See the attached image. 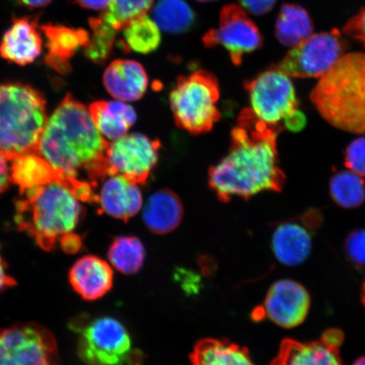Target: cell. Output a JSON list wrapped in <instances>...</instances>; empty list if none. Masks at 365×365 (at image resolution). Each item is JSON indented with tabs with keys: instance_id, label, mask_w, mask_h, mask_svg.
Returning <instances> with one entry per match:
<instances>
[{
	"instance_id": "obj_30",
	"label": "cell",
	"mask_w": 365,
	"mask_h": 365,
	"mask_svg": "<svg viewBox=\"0 0 365 365\" xmlns=\"http://www.w3.org/2000/svg\"><path fill=\"white\" fill-rule=\"evenodd\" d=\"M89 25L93 34L84 47L85 56L90 61L102 65L112 53L118 31L106 24L100 16L91 18Z\"/></svg>"
},
{
	"instance_id": "obj_36",
	"label": "cell",
	"mask_w": 365,
	"mask_h": 365,
	"mask_svg": "<svg viewBox=\"0 0 365 365\" xmlns=\"http://www.w3.org/2000/svg\"><path fill=\"white\" fill-rule=\"evenodd\" d=\"M17 284L15 278L8 272L7 263L0 253V294Z\"/></svg>"
},
{
	"instance_id": "obj_8",
	"label": "cell",
	"mask_w": 365,
	"mask_h": 365,
	"mask_svg": "<svg viewBox=\"0 0 365 365\" xmlns=\"http://www.w3.org/2000/svg\"><path fill=\"white\" fill-rule=\"evenodd\" d=\"M348 47L339 30L313 34L273 66L293 78H321L344 56Z\"/></svg>"
},
{
	"instance_id": "obj_29",
	"label": "cell",
	"mask_w": 365,
	"mask_h": 365,
	"mask_svg": "<svg viewBox=\"0 0 365 365\" xmlns=\"http://www.w3.org/2000/svg\"><path fill=\"white\" fill-rule=\"evenodd\" d=\"M331 197L339 207L357 208L365 200V181L353 171H341L331 178Z\"/></svg>"
},
{
	"instance_id": "obj_24",
	"label": "cell",
	"mask_w": 365,
	"mask_h": 365,
	"mask_svg": "<svg viewBox=\"0 0 365 365\" xmlns=\"http://www.w3.org/2000/svg\"><path fill=\"white\" fill-rule=\"evenodd\" d=\"M191 365H255L249 351L227 340L205 339L195 346Z\"/></svg>"
},
{
	"instance_id": "obj_35",
	"label": "cell",
	"mask_w": 365,
	"mask_h": 365,
	"mask_svg": "<svg viewBox=\"0 0 365 365\" xmlns=\"http://www.w3.org/2000/svg\"><path fill=\"white\" fill-rule=\"evenodd\" d=\"M242 7L255 16L268 13L275 6L277 0H239Z\"/></svg>"
},
{
	"instance_id": "obj_33",
	"label": "cell",
	"mask_w": 365,
	"mask_h": 365,
	"mask_svg": "<svg viewBox=\"0 0 365 365\" xmlns=\"http://www.w3.org/2000/svg\"><path fill=\"white\" fill-rule=\"evenodd\" d=\"M345 250L351 262L365 267V230L351 232L345 241Z\"/></svg>"
},
{
	"instance_id": "obj_3",
	"label": "cell",
	"mask_w": 365,
	"mask_h": 365,
	"mask_svg": "<svg viewBox=\"0 0 365 365\" xmlns=\"http://www.w3.org/2000/svg\"><path fill=\"white\" fill-rule=\"evenodd\" d=\"M16 204V222L39 247L79 252L82 240L75 230L82 217L81 200L61 182L27 189Z\"/></svg>"
},
{
	"instance_id": "obj_16",
	"label": "cell",
	"mask_w": 365,
	"mask_h": 365,
	"mask_svg": "<svg viewBox=\"0 0 365 365\" xmlns=\"http://www.w3.org/2000/svg\"><path fill=\"white\" fill-rule=\"evenodd\" d=\"M11 182L19 187L21 194L27 189L52 182H61L79 198L88 190V182L67 176L36 153L22 155L11 162Z\"/></svg>"
},
{
	"instance_id": "obj_20",
	"label": "cell",
	"mask_w": 365,
	"mask_h": 365,
	"mask_svg": "<svg viewBox=\"0 0 365 365\" xmlns=\"http://www.w3.org/2000/svg\"><path fill=\"white\" fill-rule=\"evenodd\" d=\"M40 30L45 36L48 48L45 62L61 74H68L71 70V58L88 44L90 34L85 29L51 23L41 26Z\"/></svg>"
},
{
	"instance_id": "obj_41",
	"label": "cell",
	"mask_w": 365,
	"mask_h": 365,
	"mask_svg": "<svg viewBox=\"0 0 365 365\" xmlns=\"http://www.w3.org/2000/svg\"><path fill=\"white\" fill-rule=\"evenodd\" d=\"M353 365H365V356L356 359Z\"/></svg>"
},
{
	"instance_id": "obj_37",
	"label": "cell",
	"mask_w": 365,
	"mask_h": 365,
	"mask_svg": "<svg viewBox=\"0 0 365 365\" xmlns=\"http://www.w3.org/2000/svg\"><path fill=\"white\" fill-rule=\"evenodd\" d=\"M11 182V165H9L8 159L0 153V194L8 189Z\"/></svg>"
},
{
	"instance_id": "obj_12",
	"label": "cell",
	"mask_w": 365,
	"mask_h": 365,
	"mask_svg": "<svg viewBox=\"0 0 365 365\" xmlns=\"http://www.w3.org/2000/svg\"><path fill=\"white\" fill-rule=\"evenodd\" d=\"M207 48L222 46L235 66H240L245 54L262 47L263 38L257 25L243 9L237 4H227L222 9L219 26L203 36Z\"/></svg>"
},
{
	"instance_id": "obj_25",
	"label": "cell",
	"mask_w": 365,
	"mask_h": 365,
	"mask_svg": "<svg viewBox=\"0 0 365 365\" xmlns=\"http://www.w3.org/2000/svg\"><path fill=\"white\" fill-rule=\"evenodd\" d=\"M314 26L309 13L297 4L282 6L276 22V36L287 47L294 48L313 35Z\"/></svg>"
},
{
	"instance_id": "obj_23",
	"label": "cell",
	"mask_w": 365,
	"mask_h": 365,
	"mask_svg": "<svg viewBox=\"0 0 365 365\" xmlns=\"http://www.w3.org/2000/svg\"><path fill=\"white\" fill-rule=\"evenodd\" d=\"M88 109L95 126L108 140L114 141L126 135L136 121L135 109L120 100L94 102Z\"/></svg>"
},
{
	"instance_id": "obj_42",
	"label": "cell",
	"mask_w": 365,
	"mask_h": 365,
	"mask_svg": "<svg viewBox=\"0 0 365 365\" xmlns=\"http://www.w3.org/2000/svg\"><path fill=\"white\" fill-rule=\"evenodd\" d=\"M361 301H362L363 304L365 307V278H364V281L363 282V286H362Z\"/></svg>"
},
{
	"instance_id": "obj_17",
	"label": "cell",
	"mask_w": 365,
	"mask_h": 365,
	"mask_svg": "<svg viewBox=\"0 0 365 365\" xmlns=\"http://www.w3.org/2000/svg\"><path fill=\"white\" fill-rule=\"evenodd\" d=\"M38 22L36 17L14 18L0 43V56L21 66L34 62L43 50Z\"/></svg>"
},
{
	"instance_id": "obj_15",
	"label": "cell",
	"mask_w": 365,
	"mask_h": 365,
	"mask_svg": "<svg viewBox=\"0 0 365 365\" xmlns=\"http://www.w3.org/2000/svg\"><path fill=\"white\" fill-rule=\"evenodd\" d=\"M344 335L337 329L323 333L317 341L282 340L270 365H344L340 348Z\"/></svg>"
},
{
	"instance_id": "obj_39",
	"label": "cell",
	"mask_w": 365,
	"mask_h": 365,
	"mask_svg": "<svg viewBox=\"0 0 365 365\" xmlns=\"http://www.w3.org/2000/svg\"><path fill=\"white\" fill-rule=\"evenodd\" d=\"M77 4L82 8L88 10L101 11L106 10L111 0H75Z\"/></svg>"
},
{
	"instance_id": "obj_5",
	"label": "cell",
	"mask_w": 365,
	"mask_h": 365,
	"mask_svg": "<svg viewBox=\"0 0 365 365\" xmlns=\"http://www.w3.org/2000/svg\"><path fill=\"white\" fill-rule=\"evenodd\" d=\"M48 118L38 90L19 82L0 83V153L9 162L36 153Z\"/></svg>"
},
{
	"instance_id": "obj_1",
	"label": "cell",
	"mask_w": 365,
	"mask_h": 365,
	"mask_svg": "<svg viewBox=\"0 0 365 365\" xmlns=\"http://www.w3.org/2000/svg\"><path fill=\"white\" fill-rule=\"evenodd\" d=\"M284 129L259 120L250 108L242 110L231 132L230 152L209 171L210 187L222 202L284 189L286 175L278 165L277 150Z\"/></svg>"
},
{
	"instance_id": "obj_10",
	"label": "cell",
	"mask_w": 365,
	"mask_h": 365,
	"mask_svg": "<svg viewBox=\"0 0 365 365\" xmlns=\"http://www.w3.org/2000/svg\"><path fill=\"white\" fill-rule=\"evenodd\" d=\"M291 77L274 66L245 81L251 110L259 120L281 125L298 111L294 86Z\"/></svg>"
},
{
	"instance_id": "obj_2",
	"label": "cell",
	"mask_w": 365,
	"mask_h": 365,
	"mask_svg": "<svg viewBox=\"0 0 365 365\" xmlns=\"http://www.w3.org/2000/svg\"><path fill=\"white\" fill-rule=\"evenodd\" d=\"M108 145L89 109L68 94L48 118L36 153L67 176L96 189L108 176Z\"/></svg>"
},
{
	"instance_id": "obj_19",
	"label": "cell",
	"mask_w": 365,
	"mask_h": 365,
	"mask_svg": "<svg viewBox=\"0 0 365 365\" xmlns=\"http://www.w3.org/2000/svg\"><path fill=\"white\" fill-rule=\"evenodd\" d=\"M68 280L82 299L97 300L111 290L113 269L110 264L96 255H85L73 264L68 272Z\"/></svg>"
},
{
	"instance_id": "obj_11",
	"label": "cell",
	"mask_w": 365,
	"mask_h": 365,
	"mask_svg": "<svg viewBox=\"0 0 365 365\" xmlns=\"http://www.w3.org/2000/svg\"><path fill=\"white\" fill-rule=\"evenodd\" d=\"M159 140L132 133L109 143L106 153L108 175H121L145 185L158 162Z\"/></svg>"
},
{
	"instance_id": "obj_34",
	"label": "cell",
	"mask_w": 365,
	"mask_h": 365,
	"mask_svg": "<svg viewBox=\"0 0 365 365\" xmlns=\"http://www.w3.org/2000/svg\"><path fill=\"white\" fill-rule=\"evenodd\" d=\"M344 34L351 38L359 41L365 48V7L346 22Z\"/></svg>"
},
{
	"instance_id": "obj_40",
	"label": "cell",
	"mask_w": 365,
	"mask_h": 365,
	"mask_svg": "<svg viewBox=\"0 0 365 365\" xmlns=\"http://www.w3.org/2000/svg\"><path fill=\"white\" fill-rule=\"evenodd\" d=\"M21 6L30 9L43 8L48 6L53 0H18Z\"/></svg>"
},
{
	"instance_id": "obj_18",
	"label": "cell",
	"mask_w": 365,
	"mask_h": 365,
	"mask_svg": "<svg viewBox=\"0 0 365 365\" xmlns=\"http://www.w3.org/2000/svg\"><path fill=\"white\" fill-rule=\"evenodd\" d=\"M103 181L95 202L101 212L128 222L140 212L143 199L138 185L121 175H108Z\"/></svg>"
},
{
	"instance_id": "obj_7",
	"label": "cell",
	"mask_w": 365,
	"mask_h": 365,
	"mask_svg": "<svg viewBox=\"0 0 365 365\" xmlns=\"http://www.w3.org/2000/svg\"><path fill=\"white\" fill-rule=\"evenodd\" d=\"M220 88L217 77L204 70L178 79L170 102L178 127L192 135L207 133L220 120Z\"/></svg>"
},
{
	"instance_id": "obj_28",
	"label": "cell",
	"mask_w": 365,
	"mask_h": 365,
	"mask_svg": "<svg viewBox=\"0 0 365 365\" xmlns=\"http://www.w3.org/2000/svg\"><path fill=\"white\" fill-rule=\"evenodd\" d=\"M109 262L117 271L135 274L143 267L145 250L141 241L134 236H120L115 238L108 251Z\"/></svg>"
},
{
	"instance_id": "obj_13",
	"label": "cell",
	"mask_w": 365,
	"mask_h": 365,
	"mask_svg": "<svg viewBox=\"0 0 365 365\" xmlns=\"http://www.w3.org/2000/svg\"><path fill=\"white\" fill-rule=\"evenodd\" d=\"M322 222V214L310 210L302 216L278 225L272 239V248L278 262L297 267L307 261L312 253L313 232Z\"/></svg>"
},
{
	"instance_id": "obj_26",
	"label": "cell",
	"mask_w": 365,
	"mask_h": 365,
	"mask_svg": "<svg viewBox=\"0 0 365 365\" xmlns=\"http://www.w3.org/2000/svg\"><path fill=\"white\" fill-rule=\"evenodd\" d=\"M152 16L160 30L171 34L185 33L195 21V13L185 0H158Z\"/></svg>"
},
{
	"instance_id": "obj_31",
	"label": "cell",
	"mask_w": 365,
	"mask_h": 365,
	"mask_svg": "<svg viewBox=\"0 0 365 365\" xmlns=\"http://www.w3.org/2000/svg\"><path fill=\"white\" fill-rule=\"evenodd\" d=\"M153 3L154 0H111L100 17L118 33L135 18L148 14Z\"/></svg>"
},
{
	"instance_id": "obj_32",
	"label": "cell",
	"mask_w": 365,
	"mask_h": 365,
	"mask_svg": "<svg viewBox=\"0 0 365 365\" xmlns=\"http://www.w3.org/2000/svg\"><path fill=\"white\" fill-rule=\"evenodd\" d=\"M345 165L350 171L365 177V137H359L345 150Z\"/></svg>"
},
{
	"instance_id": "obj_21",
	"label": "cell",
	"mask_w": 365,
	"mask_h": 365,
	"mask_svg": "<svg viewBox=\"0 0 365 365\" xmlns=\"http://www.w3.org/2000/svg\"><path fill=\"white\" fill-rule=\"evenodd\" d=\"M108 93L123 102H135L143 97L148 88V77L140 63L130 59H117L103 74Z\"/></svg>"
},
{
	"instance_id": "obj_38",
	"label": "cell",
	"mask_w": 365,
	"mask_h": 365,
	"mask_svg": "<svg viewBox=\"0 0 365 365\" xmlns=\"http://www.w3.org/2000/svg\"><path fill=\"white\" fill-rule=\"evenodd\" d=\"M307 125V118L304 114L299 110L295 112L293 115L290 116L284 123V129L298 132L303 130Z\"/></svg>"
},
{
	"instance_id": "obj_6",
	"label": "cell",
	"mask_w": 365,
	"mask_h": 365,
	"mask_svg": "<svg viewBox=\"0 0 365 365\" xmlns=\"http://www.w3.org/2000/svg\"><path fill=\"white\" fill-rule=\"evenodd\" d=\"M71 330L78 336L77 354L86 365H143V354L132 346L129 332L118 319L76 318Z\"/></svg>"
},
{
	"instance_id": "obj_27",
	"label": "cell",
	"mask_w": 365,
	"mask_h": 365,
	"mask_svg": "<svg viewBox=\"0 0 365 365\" xmlns=\"http://www.w3.org/2000/svg\"><path fill=\"white\" fill-rule=\"evenodd\" d=\"M123 31V47L127 51L148 54L156 51L161 43V31L148 14L131 21Z\"/></svg>"
},
{
	"instance_id": "obj_22",
	"label": "cell",
	"mask_w": 365,
	"mask_h": 365,
	"mask_svg": "<svg viewBox=\"0 0 365 365\" xmlns=\"http://www.w3.org/2000/svg\"><path fill=\"white\" fill-rule=\"evenodd\" d=\"M184 208L179 196L170 190L150 195L143 209V221L150 232L166 235L180 225Z\"/></svg>"
},
{
	"instance_id": "obj_4",
	"label": "cell",
	"mask_w": 365,
	"mask_h": 365,
	"mask_svg": "<svg viewBox=\"0 0 365 365\" xmlns=\"http://www.w3.org/2000/svg\"><path fill=\"white\" fill-rule=\"evenodd\" d=\"M310 100L333 127L365 134V53H345L319 78Z\"/></svg>"
},
{
	"instance_id": "obj_43",
	"label": "cell",
	"mask_w": 365,
	"mask_h": 365,
	"mask_svg": "<svg viewBox=\"0 0 365 365\" xmlns=\"http://www.w3.org/2000/svg\"><path fill=\"white\" fill-rule=\"evenodd\" d=\"M200 2H211V1H216V0H198Z\"/></svg>"
},
{
	"instance_id": "obj_9",
	"label": "cell",
	"mask_w": 365,
	"mask_h": 365,
	"mask_svg": "<svg viewBox=\"0 0 365 365\" xmlns=\"http://www.w3.org/2000/svg\"><path fill=\"white\" fill-rule=\"evenodd\" d=\"M56 337L35 322L0 330V365H58Z\"/></svg>"
},
{
	"instance_id": "obj_14",
	"label": "cell",
	"mask_w": 365,
	"mask_h": 365,
	"mask_svg": "<svg viewBox=\"0 0 365 365\" xmlns=\"http://www.w3.org/2000/svg\"><path fill=\"white\" fill-rule=\"evenodd\" d=\"M310 305V295L302 284L282 279L270 287L261 310L255 312V317H267L277 326L291 329L304 323Z\"/></svg>"
}]
</instances>
